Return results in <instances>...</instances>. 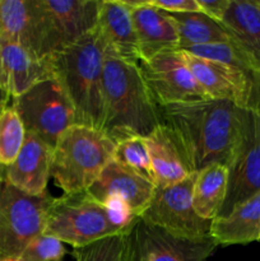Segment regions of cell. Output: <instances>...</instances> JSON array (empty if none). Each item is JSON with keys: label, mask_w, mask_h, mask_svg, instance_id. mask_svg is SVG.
Returning a JSON list of instances; mask_svg holds the SVG:
<instances>
[{"label": "cell", "mask_w": 260, "mask_h": 261, "mask_svg": "<svg viewBox=\"0 0 260 261\" xmlns=\"http://www.w3.org/2000/svg\"><path fill=\"white\" fill-rule=\"evenodd\" d=\"M158 111L161 122L175 133L195 172L213 163L227 167L241 138L245 109L233 102L206 99L168 105Z\"/></svg>", "instance_id": "1"}, {"label": "cell", "mask_w": 260, "mask_h": 261, "mask_svg": "<svg viewBox=\"0 0 260 261\" xmlns=\"http://www.w3.org/2000/svg\"><path fill=\"white\" fill-rule=\"evenodd\" d=\"M105 42L97 28L48 58L53 76L75 110V124L103 130Z\"/></svg>", "instance_id": "2"}, {"label": "cell", "mask_w": 260, "mask_h": 261, "mask_svg": "<svg viewBox=\"0 0 260 261\" xmlns=\"http://www.w3.org/2000/svg\"><path fill=\"white\" fill-rule=\"evenodd\" d=\"M103 132L116 140L127 134L148 137L161 124L155 105L139 65L121 60L105 47Z\"/></svg>", "instance_id": "3"}, {"label": "cell", "mask_w": 260, "mask_h": 261, "mask_svg": "<svg viewBox=\"0 0 260 261\" xmlns=\"http://www.w3.org/2000/svg\"><path fill=\"white\" fill-rule=\"evenodd\" d=\"M115 142L103 132L73 125L53 148L50 177L64 194L87 191L114 160Z\"/></svg>", "instance_id": "4"}, {"label": "cell", "mask_w": 260, "mask_h": 261, "mask_svg": "<svg viewBox=\"0 0 260 261\" xmlns=\"http://www.w3.org/2000/svg\"><path fill=\"white\" fill-rule=\"evenodd\" d=\"M43 233L78 249L122 232L110 221L103 204L88 191H82L54 198L46 214Z\"/></svg>", "instance_id": "5"}, {"label": "cell", "mask_w": 260, "mask_h": 261, "mask_svg": "<svg viewBox=\"0 0 260 261\" xmlns=\"http://www.w3.org/2000/svg\"><path fill=\"white\" fill-rule=\"evenodd\" d=\"M53 200L48 193L31 196L5 178L0 181V260L19 257L27 245L43 233Z\"/></svg>", "instance_id": "6"}, {"label": "cell", "mask_w": 260, "mask_h": 261, "mask_svg": "<svg viewBox=\"0 0 260 261\" xmlns=\"http://www.w3.org/2000/svg\"><path fill=\"white\" fill-rule=\"evenodd\" d=\"M10 102L25 132L37 135L53 148L60 135L75 125L73 103L54 76L38 82Z\"/></svg>", "instance_id": "7"}, {"label": "cell", "mask_w": 260, "mask_h": 261, "mask_svg": "<svg viewBox=\"0 0 260 261\" xmlns=\"http://www.w3.org/2000/svg\"><path fill=\"white\" fill-rule=\"evenodd\" d=\"M228 185L219 217H224L244 201L260 193V86L245 107L241 138L227 165Z\"/></svg>", "instance_id": "8"}, {"label": "cell", "mask_w": 260, "mask_h": 261, "mask_svg": "<svg viewBox=\"0 0 260 261\" xmlns=\"http://www.w3.org/2000/svg\"><path fill=\"white\" fill-rule=\"evenodd\" d=\"M195 177L196 172L175 185L155 188L149 205L140 214V221L178 237L211 236L212 221L201 218L193 205Z\"/></svg>", "instance_id": "9"}, {"label": "cell", "mask_w": 260, "mask_h": 261, "mask_svg": "<svg viewBox=\"0 0 260 261\" xmlns=\"http://www.w3.org/2000/svg\"><path fill=\"white\" fill-rule=\"evenodd\" d=\"M139 69L158 107L211 99L191 73L181 50L166 51L140 61Z\"/></svg>", "instance_id": "10"}, {"label": "cell", "mask_w": 260, "mask_h": 261, "mask_svg": "<svg viewBox=\"0 0 260 261\" xmlns=\"http://www.w3.org/2000/svg\"><path fill=\"white\" fill-rule=\"evenodd\" d=\"M41 5L47 58L97 28L99 0H41Z\"/></svg>", "instance_id": "11"}, {"label": "cell", "mask_w": 260, "mask_h": 261, "mask_svg": "<svg viewBox=\"0 0 260 261\" xmlns=\"http://www.w3.org/2000/svg\"><path fill=\"white\" fill-rule=\"evenodd\" d=\"M217 246L211 236L178 237L140 219L132 231V261H205Z\"/></svg>", "instance_id": "12"}, {"label": "cell", "mask_w": 260, "mask_h": 261, "mask_svg": "<svg viewBox=\"0 0 260 261\" xmlns=\"http://www.w3.org/2000/svg\"><path fill=\"white\" fill-rule=\"evenodd\" d=\"M181 51L191 73L209 98L233 102L242 109L249 106L257 87L256 78L226 64Z\"/></svg>", "instance_id": "13"}, {"label": "cell", "mask_w": 260, "mask_h": 261, "mask_svg": "<svg viewBox=\"0 0 260 261\" xmlns=\"http://www.w3.org/2000/svg\"><path fill=\"white\" fill-rule=\"evenodd\" d=\"M0 40L14 42L37 59H47L41 0H0Z\"/></svg>", "instance_id": "14"}, {"label": "cell", "mask_w": 260, "mask_h": 261, "mask_svg": "<svg viewBox=\"0 0 260 261\" xmlns=\"http://www.w3.org/2000/svg\"><path fill=\"white\" fill-rule=\"evenodd\" d=\"M53 147L32 133L25 132L24 143L12 165L5 167L4 178L31 196L47 194Z\"/></svg>", "instance_id": "15"}, {"label": "cell", "mask_w": 260, "mask_h": 261, "mask_svg": "<svg viewBox=\"0 0 260 261\" xmlns=\"http://www.w3.org/2000/svg\"><path fill=\"white\" fill-rule=\"evenodd\" d=\"M87 191L99 203L109 198L121 199L139 218L154 195L155 185L112 160Z\"/></svg>", "instance_id": "16"}, {"label": "cell", "mask_w": 260, "mask_h": 261, "mask_svg": "<svg viewBox=\"0 0 260 261\" xmlns=\"http://www.w3.org/2000/svg\"><path fill=\"white\" fill-rule=\"evenodd\" d=\"M125 3L132 9L140 61H148L166 51L180 50L177 30L167 13L150 5L148 0Z\"/></svg>", "instance_id": "17"}, {"label": "cell", "mask_w": 260, "mask_h": 261, "mask_svg": "<svg viewBox=\"0 0 260 261\" xmlns=\"http://www.w3.org/2000/svg\"><path fill=\"white\" fill-rule=\"evenodd\" d=\"M50 76L48 58L41 60L18 43L0 40V88L10 101Z\"/></svg>", "instance_id": "18"}, {"label": "cell", "mask_w": 260, "mask_h": 261, "mask_svg": "<svg viewBox=\"0 0 260 261\" xmlns=\"http://www.w3.org/2000/svg\"><path fill=\"white\" fill-rule=\"evenodd\" d=\"M155 188L175 185L195 173L175 133L161 122L145 137Z\"/></svg>", "instance_id": "19"}, {"label": "cell", "mask_w": 260, "mask_h": 261, "mask_svg": "<svg viewBox=\"0 0 260 261\" xmlns=\"http://www.w3.org/2000/svg\"><path fill=\"white\" fill-rule=\"evenodd\" d=\"M97 31L105 46L121 60L139 65L140 54L132 9L122 0H99Z\"/></svg>", "instance_id": "20"}, {"label": "cell", "mask_w": 260, "mask_h": 261, "mask_svg": "<svg viewBox=\"0 0 260 261\" xmlns=\"http://www.w3.org/2000/svg\"><path fill=\"white\" fill-rule=\"evenodd\" d=\"M219 23L259 76L260 5L256 0H229L228 8Z\"/></svg>", "instance_id": "21"}, {"label": "cell", "mask_w": 260, "mask_h": 261, "mask_svg": "<svg viewBox=\"0 0 260 261\" xmlns=\"http://www.w3.org/2000/svg\"><path fill=\"white\" fill-rule=\"evenodd\" d=\"M211 237L216 244L246 245L260 240V193L244 201L229 214L212 221Z\"/></svg>", "instance_id": "22"}, {"label": "cell", "mask_w": 260, "mask_h": 261, "mask_svg": "<svg viewBox=\"0 0 260 261\" xmlns=\"http://www.w3.org/2000/svg\"><path fill=\"white\" fill-rule=\"evenodd\" d=\"M228 170L224 165L213 163L196 172L193 188V205L204 219L213 221L222 211L227 195Z\"/></svg>", "instance_id": "23"}, {"label": "cell", "mask_w": 260, "mask_h": 261, "mask_svg": "<svg viewBox=\"0 0 260 261\" xmlns=\"http://www.w3.org/2000/svg\"><path fill=\"white\" fill-rule=\"evenodd\" d=\"M167 15L177 30L180 50L231 41L223 25L203 12L167 13Z\"/></svg>", "instance_id": "24"}, {"label": "cell", "mask_w": 260, "mask_h": 261, "mask_svg": "<svg viewBox=\"0 0 260 261\" xmlns=\"http://www.w3.org/2000/svg\"><path fill=\"white\" fill-rule=\"evenodd\" d=\"M132 231L74 249L71 255L75 261H132Z\"/></svg>", "instance_id": "25"}, {"label": "cell", "mask_w": 260, "mask_h": 261, "mask_svg": "<svg viewBox=\"0 0 260 261\" xmlns=\"http://www.w3.org/2000/svg\"><path fill=\"white\" fill-rule=\"evenodd\" d=\"M114 142V160L154 184V173L150 165L145 138L135 134H127L117 138Z\"/></svg>", "instance_id": "26"}, {"label": "cell", "mask_w": 260, "mask_h": 261, "mask_svg": "<svg viewBox=\"0 0 260 261\" xmlns=\"http://www.w3.org/2000/svg\"><path fill=\"white\" fill-rule=\"evenodd\" d=\"M25 138V127L12 102L0 111V166L8 167L19 154Z\"/></svg>", "instance_id": "27"}, {"label": "cell", "mask_w": 260, "mask_h": 261, "mask_svg": "<svg viewBox=\"0 0 260 261\" xmlns=\"http://www.w3.org/2000/svg\"><path fill=\"white\" fill-rule=\"evenodd\" d=\"M184 51L194 56H198V58L208 59V60L217 61V63L226 64V65L240 69V70L250 74L254 78H257L254 69L250 65L249 60L245 58L244 54L239 50V47L232 41L214 43V45L193 46V47L184 48Z\"/></svg>", "instance_id": "28"}, {"label": "cell", "mask_w": 260, "mask_h": 261, "mask_svg": "<svg viewBox=\"0 0 260 261\" xmlns=\"http://www.w3.org/2000/svg\"><path fill=\"white\" fill-rule=\"evenodd\" d=\"M65 255L66 249L60 240L41 233L27 245L19 259L20 261H63Z\"/></svg>", "instance_id": "29"}, {"label": "cell", "mask_w": 260, "mask_h": 261, "mask_svg": "<svg viewBox=\"0 0 260 261\" xmlns=\"http://www.w3.org/2000/svg\"><path fill=\"white\" fill-rule=\"evenodd\" d=\"M148 3L167 13L201 12L198 0H148Z\"/></svg>", "instance_id": "30"}, {"label": "cell", "mask_w": 260, "mask_h": 261, "mask_svg": "<svg viewBox=\"0 0 260 261\" xmlns=\"http://www.w3.org/2000/svg\"><path fill=\"white\" fill-rule=\"evenodd\" d=\"M200 10L208 17L221 22L222 17L228 8L229 0H198Z\"/></svg>", "instance_id": "31"}, {"label": "cell", "mask_w": 260, "mask_h": 261, "mask_svg": "<svg viewBox=\"0 0 260 261\" xmlns=\"http://www.w3.org/2000/svg\"><path fill=\"white\" fill-rule=\"evenodd\" d=\"M9 102H10V99L5 96V93L2 91V88H0V111H2V110L4 109L8 103H9Z\"/></svg>", "instance_id": "32"}, {"label": "cell", "mask_w": 260, "mask_h": 261, "mask_svg": "<svg viewBox=\"0 0 260 261\" xmlns=\"http://www.w3.org/2000/svg\"><path fill=\"white\" fill-rule=\"evenodd\" d=\"M4 171H5V167H3V166H0V181L4 178Z\"/></svg>", "instance_id": "33"}, {"label": "cell", "mask_w": 260, "mask_h": 261, "mask_svg": "<svg viewBox=\"0 0 260 261\" xmlns=\"http://www.w3.org/2000/svg\"><path fill=\"white\" fill-rule=\"evenodd\" d=\"M0 261H20L19 257H8V259H3Z\"/></svg>", "instance_id": "34"}, {"label": "cell", "mask_w": 260, "mask_h": 261, "mask_svg": "<svg viewBox=\"0 0 260 261\" xmlns=\"http://www.w3.org/2000/svg\"><path fill=\"white\" fill-rule=\"evenodd\" d=\"M256 82H257V84H259V86H260V74H259V76H257V78H256Z\"/></svg>", "instance_id": "35"}, {"label": "cell", "mask_w": 260, "mask_h": 261, "mask_svg": "<svg viewBox=\"0 0 260 261\" xmlns=\"http://www.w3.org/2000/svg\"><path fill=\"white\" fill-rule=\"evenodd\" d=\"M256 3H257V4H259V5H260V0H256Z\"/></svg>", "instance_id": "36"}, {"label": "cell", "mask_w": 260, "mask_h": 261, "mask_svg": "<svg viewBox=\"0 0 260 261\" xmlns=\"http://www.w3.org/2000/svg\"><path fill=\"white\" fill-rule=\"evenodd\" d=\"M259 242H260V240H259Z\"/></svg>", "instance_id": "37"}]
</instances>
